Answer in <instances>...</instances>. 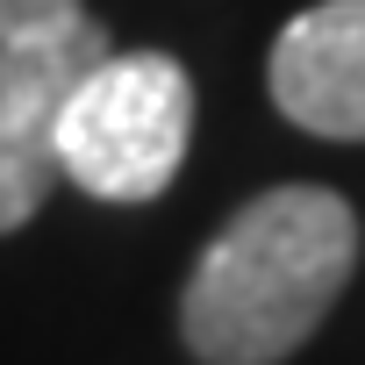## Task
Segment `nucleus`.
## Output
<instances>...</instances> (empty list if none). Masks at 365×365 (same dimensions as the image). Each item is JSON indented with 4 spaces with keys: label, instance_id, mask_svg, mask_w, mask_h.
<instances>
[{
    "label": "nucleus",
    "instance_id": "obj_3",
    "mask_svg": "<svg viewBox=\"0 0 365 365\" xmlns=\"http://www.w3.org/2000/svg\"><path fill=\"white\" fill-rule=\"evenodd\" d=\"M115 51V36L79 8L72 22L43 36L0 43V237L43 215V201L65 187L58 165V115L72 86Z\"/></svg>",
    "mask_w": 365,
    "mask_h": 365
},
{
    "label": "nucleus",
    "instance_id": "obj_2",
    "mask_svg": "<svg viewBox=\"0 0 365 365\" xmlns=\"http://www.w3.org/2000/svg\"><path fill=\"white\" fill-rule=\"evenodd\" d=\"M194 143V79L165 51H108L58 115V165L93 201H158Z\"/></svg>",
    "mask_w": 365,
    "mask_h": 365
},
{
    "label": "nucleus",
    "instance_id": "obj_4",
    "mask_svg": "<svg viewBox=\"0 0 365 365\" xmlns=\"http://www.w3.org/2000/svg\"><path fill=\"white\" fill-rule=\"evenodd\" d=\"M272 108L329 143H365V0L301 8L265 65Z\"/></svg>",
    "mask_w": 365,
    "mask_h": 365
},
{
    "label": "nucleus",
    "instance_id": "obj_1",
    "mask_svg": "<svg viewBox=\"0 0 365 365\" xmlns=\"http://www.w3.org/2000/svg\"><path fill=\"white\" fill-rule=\"evenodd\" d=\"M358 265V215L329 187H265L244 201L179 294V336L201 365H279L336 308Z\"/></svg>",
    "mask_w": 365,
    "mask_h": 365
},
{
    "label": "nucleus",
    "instance_id": "obj_5",
    "mask_svg": "<svg viewBox=\"0 0 365 365\" xmlns=\"http://www.w3.org/2000/svg\"><path fill=\"white\" fill-rule=\"evenodd\" d=\"M79 15V0H0V43H15V36H43L58 22Z\"/></svg>",
    "mask_w": 365,
    "mask_h": 365
}]
</instances>
